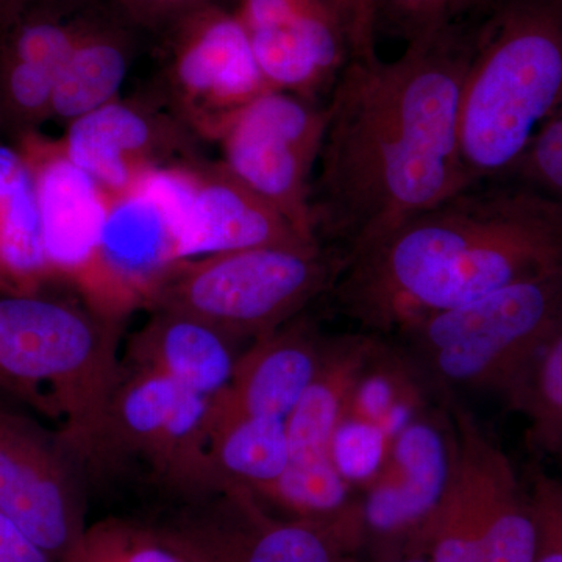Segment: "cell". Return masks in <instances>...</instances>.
<instances>
[{
	"instance_id": "1",
	"label": "cell",
	"mask_w": 562,
	"mask_h": 562,
	"mask_svg": "<svg viewBox=\"0 0 562 562\" xmlns=\"http://www.w3.org/2000/svg\"><path fill=\"white\" fill-rule=\"evenodd\" d=\"M479 25L413 41L397 60L350 57L339 74L325 105L312 214L317 239L339 244L346 262L472 187L460 103Z\"/></svg>"
},
{
	"instance_id": "2",
	"label": "cell",
	"mask_w": 562,
	"mask_h": 562,
	"mask_svg": "<svg viewBox=\"0 0 562 562\" xmlns=\"http://www.w3.org/2000/svg\"><path fill=\"white\" fill-rule=\"evenodd\" d=\"M562 271V205L513 181L472 184L347 260L344 312L398 331L519 281Z\"/></svg>"
},
{
	"instance_id": "3",
	"label": "cell",
	"mask_w": 562,
	"mask_h": 562,
	"mask_svg": "<svg viewBox=\"0 0 562 562\" xmlns=\"http://www.w3.org/2000/svg\"><path fill=\"white\" fill-rule=\"evenodd\" d=\"M562 113V0H495L476 31L460 103L469 183L501 181Z\"/></svg>"
},
{
	"instance_id": "4",
	"label": "cell",
	"mask_w": 562,
	"mask_h": 562,
	"mask_svg": "<svg viewBox=\"0 0 562 562\" xmlns=\"http://www.w3.org/2000/svg\"><path fill=\"white\" fill-rule=\"evenodd\" d=\"M120 327L40 292L0 294V386L60 420L76 460L101 450L122 375Z\"/></svg>"
},
{
	"instance_id": "5",
	"label": "cell",
	"mask_w": 562,
	"mask_h": 562,
	"mask_svg": "<svg viewBox=\"0 0 562 562\" xmlns=\"http://www.w3.org/2000/svg\"><path fill=\"white\" fill-rule=\"evenodd\" d=\"M562 317V271L519 281L398 330L419 375L508 394Z\"/></svg>"
},
{
	"instance_id": "6",
	"label": "cell",
	"mask_w": 562,
	"mask_h": 562,
	"mask_svg": "<svg viewBox=\"0 0 562 562\" xmlns=\"http://www.w3.org/2000/svg\"><path fill=\"white\" fill-rule=\"evenodd\" d=\"M338 251L295 241L181 261L162 281L150 310L209 322L232 338H261L284 327L344 269Z\"/></svg>"
},
{
	"instance_id": "7",
	"label": "cell",
	"mask_w": 562,
	"mask_h": 562,
	"mask_svg": "<svg viewBox=\"0 0 562 562\" xmlns=\"http://www.w3.org/2000/svg\"><path fill=\"white\" fill-rule=\"evenodd\" d=\"M211 401L160 373L122 368L98 458H136L187 498L220 491L210 457Z\"/></svg>"
},
{
	"instance_id": "8",
	"label": "cell",
	"mask_w": 562,
	"mask_h": 562,
	"mask_svg": "<svg viewBox=\"0 0 562 562\" xmlns=\"http://www.w3.org/2000/svg\"><path fill=\"white\" fill-rule=\"evenodd\" d=\"M325 127L327 106L290 92L269 91L238 111L217 138L225 168L310 241H319L312 187Z\"/></svg>"
},
{
	"instance_id": "9",
	"label": "cell",
	"mask_w": 562,
	"mask_h": 562,
	"mask_svg": "<svg viewBox=\"0 0 562 562\" xmlns=\"http://www.w3.org/2000/svg\"><path fill=\"white\" fill-rule=\"evenodd\" d=\"M168 32L166 80L173 111L195 136L217 140L238 111L273 91L235 9L206 7Z\"/></svg>"
},
{
	"instance_id": "10",
	"label": "cell",
	"mask_w": 562,
	"mask_h": 562,
	"mask_svg": "<svg viewBox=\"0 0 562 562\" xmlns=\"http://www.w3.org/2000/svg\"><path fill=\"white\" fill-rule=\"evenodd\" d=\"M165 517L161 541L183 562H342L344 554L322 525L281 519L241 486H225Z\"/></svg>"
},
{
	"instance_id": "11",
	"label": "cell",
	"mask_w": 562,
	"mask_h": 562,
	"mask_svg": "<svg viewBox=\"0 0 562 562\" xmlns=\"http://www.w3.org/2000/svg\"><path fill=\"white\" fill-rule=\"evenodd\" d=\"M184 166L158 169L128 190L106 192L101 257L117 324L140 306L150 308L158 288L181 262Z\"/></svg>"
},
{
	"instance_id": "12",
	"label": "cell",
	"mask_w": 562,
	"mask_h": 562,
	"mask_svg": "<svg viewBox=\"0 0 562 562\" xmlns=\"http://www.w3.org/2000/svg\"><path fill=\"white\" fill-rule=\"evenodd\" d=\"M18 149L35 181L52 276L79 292L92 313L117 324L101 257L106 192L69 160L60 139L25 131Z\"/></svg>"
},
{
	"instance_id": "13",
	"label": "cell",
	"mask_w": 562,
	"mask_h": 562,
	"mask_svg": "<svg viewBox=\"0 0 562 562\" xmlns=\"http://www.w3.org/2000/svg\"><path fill=\"white\" fill-rule=\"evenodd\" d=\"M74 460L60 436L0 406V513L55 562L88 527Z\"/></svg>"
},
{
	"instance_id": "14",
	"label": "cell",
	"mask_w": 562,
	"mask_h": 562,
	"mask_svg": "<svg viewBox=\"0 0 562 562\" xmlns=\"http://www.w3.org/2000/svg\"><path fill=\"white\" fill-rule=\"evenodd\" d=\"M453 465L452 431L417 417L392 441L383 476L373 480L364 501L350 503L335 522L336 539L349 554L366 538L402 542L441 501Z\"/></svg>"
},
{
	"instance_id": "15",
	"label": "cell",
	"mask_w": 562,
	"mask_h": 562,
	"mask_svg": "<svg viewBox=\"0 0 562 562\" xmlns=\"http://www.w3.org/2000/svg\"><path fill=\"white\" fill-rule=\"evenodd\" d=\"M191 136L176 111L117 98L70 121L60 143L77 168L114 194L149 172L195 161Z\"/></svg>"
},
{
	"instance_id": "16",
	"label": "cell",
	"mask_w": 562,
	"mask_h": 562,
	"mask_svg": "<svg viewBox=\"0 0 562 562\" xmlns=\"http://www.w3.org/2000/svg\"><path fill=\"white\" fill-rule=\"evenodd\" d=\"M454 461L471 490L483 562H535L539 524L531 491L517 479L512 461L473 414L452 403Z\"/></svg>"
},
{
	"instance_id": "17",
	"label": "cell",
	"mask_w": 562,
	"mask_h": 562,
	"mask_svg": "<svg viewBox=\"0 0 562 562\" xmlns=\"http://www.w3.org/2000/svg\"><path fill=\"white\" fill-rule=\"evenodd\" d=\"M180 261L295 241H310L290 221L233 176L224 162L184 166Z\"/></svg>"
},
{
	"instance_id": "18",
	"label": "cell",
	"mask_w": 562,
	"mask_h": 562,
	"mask_svg": "<svg viewBox=\"0 0 562 562\" xmlns=\"http://www.w3.org/2000/svg\"><path fill=\"white\" fill-rule=\"evenodd\" d=\"M61 0L33 2L0 33V92L24 131L49 120L63 65L98 14Z\"/></svg>"
},
{
	"instance_id": "19",
	"label": "cell",
	"mask_w": 562,
	"mask_h": 562,
	"mask_svg": "<svg viewBox=\"0 0 562 562\" xmlns=\"http://www.w3.org/2000/svg\"><path fill=\"white\" fill-rule=\"evenodd\" d=\"M327 341L312 327L294 324L255 339L239 355L231 383L211 402V431L244 417L288 419L319 371Z\"/></svg>"
},
{
	"instance_id": "20",
	"label": "cell",
	"mask_w": 562,
	"mask_h": 562,
	"mask_svg": "<svg viewBox=\"0 0 562 562\" xmlns=\"http://www.w3.org/2000/svg\"><path fill=\"white\" fill-rule=\"evenodd\" d=\"M379 347L369 336L327 342L319 371L288 416L290 464L280 480L325 482L339 476L330 454L333 435Z\"/></svg>"
},
{
	"instance_id": "21",
	"label": "cell",
	"mask_w": 562,
	"mask_h": 562,
	"mask_svg": "<svg viewBox=\"0 0 562 562\" xmlns=\"http://www.w3.org/2000/svg\"><path fill=\"white\" fill-rule=\"evenodd\" d=\"M231 335L209 322L172 310H151L131 344L132 369L160 373L209 401L231 383L239 355Z\"/></svg>"
},
{
	"instance_id": "22",
	"label": "cell",
	"mask_w": 562,
	"mask_h": 562,
	"mask_svg": "<svg viewBox=\"0 0 562 562\" xmlns=\"http://www.w3.org/2000/svg\"><path fill=\"white\" fill-rule=\"evenodd\" d=\"M49 280L31 168L18 147L0 146V294H36Z\"/></svg>"
},
{
	"instance_id": "23",
	"label": "cell",
	"mask_w": 562,
	"mask_h": 562,
	"mask_svg": "<svg viewBox=\"0 0 562 562\" xmlns=\"http://www.w3.org/2000/svg\"><path fill=\"white\" fill-rule=\"evenodd\" d=\"M132 55L131 33L121 24L98 16L63 65L50 117L69 124L120 98Z\"/></svg>"
},
{
	"instance_id": "24",
	"label": "cell",
	"mask_w": 562,
	"mask_h": 562,
	"mask_svg": "<svg viewBox=\"0 0 562 562\" xmlns=\"http://www.w3.org/2000/svg\"><path fill=\"white\" fill-rule=\"evenodd\" d=\"M286 420L244 417L211 431V464L221 490L247 487L262 498L279 483L290 464Z\"/></svg>"
},
{
	"instance_id": "25",
	"label": "cell",
	"mask_w": 562,
	"mask_h": 562,
	"mask_svg": "<svg viewBox=\"0 0 562 562\" xmlns=\"http://www.w3.org/2000/svg\"><path fill=\"white\" fill-rule=\"evenodd\" d=\"M430 562H483L482 532L464 473L454 461L441 501L406 539L401 553Z\"/></svg>"
},
{
	"instance_id": "26",
	"label": "cell",
	"mask_w": 562,
	"mask_h": 562,
	"mask_svg": "<svg viewBox=\"0 0 562 562\" xmlns=\"http://www.w3.org/2000/svg\"><path fill=\"white\" fill-rule=\"evenodd\" d=\"M380 346L368 368L355 384L344 417L373 422L394 441L414 419L417 390L413 382V364L387 360Z\"/></svg>"
},
{
	"instance_id": "27",
	"label": "cell",
	"mask_w": 562,
	"mask_h": 562,
	"mask_svg": "<svg viewBox=\"0 0 562 562\" xmlns=\"http://www.w3.org/2000/svg\"><path fill=\"white\" fill-rule=\"evenodd\" d=\"M506 401L524 413L531 424L536 446L553 435L562 422V317L547 336L527 368L519 376Z\"/></svg>"
},
{
	"instance_id": "28",
	"label": "cell",
	"mask_w": 562,
	"mask_h": 562,
	"mask_svg": "<svg viewBox=\"0 0 562 562\" xmlns=\"http://www.w3.org/2000/svg\"><path fill=\"white\" fill-rule=\"evenodd\" d=\"M495 0H372L373 31L406 44L454 29L475 27Z\"/></svg>"
},
{
	"instance_id": "29",
	"label": "cell",
	"mask_w": 562,
	"mask_h": 562,
	"mask_svg": "<svg viewBox=\"0 0 562 562\" xmlns=\"http://www.w3.org/2000/svg\"><path fill=\"white\" fill-rule=\"evenodd\" d=\"M61 562H183L154 527L110 517L88 525Z\"/></svg>"
},
{
	"instance_id": "30",
	"label": "cell",
	"mask_w": 562,
	"mask_h": 562,
	"mask_svg": "<svg viewBox=\"0 0 562 562\" xmlns=\"http://www.w3.org/2000/svg\"><path fill=\"white\" fill-rule=\"evenodd\" d=\"M392 439L373 422L342 417L333 435V465L347 484L369 483L390 460Z\"/></svg>"
},
{
	"instance_id": "31",
	"label": "cell",
	"mask_w": 562,
	"mask_h": 562,
	"mask_svg": "<svg viewBox=\"0 0 562 562\" xmlns=\"http://www.w3.org/2000/svg\"><path fill=\"white\" fill-rule=\"evenodd\" d=\"M501 181H513L562 205V113L547 122Z\"/></svg>"
},
{
	"instance_id": "32",
	"label": "cell",
	"mask_w": 562,
	"mask_h": 562,
	"mask_svg": "<svg viewBox=\"0 0 562 562\" xmlns=\"http://www.w3.org/2000/svg\"><path fill=\"white\" fill-rule=\"evenodd\" d=\"M530 491L539 524L535 562H562V483L536 472Z\"/></svg>"
},
{
	"instance_id": "33",
	"label": "cell",
	"mask_w": 562,
	"mask_h": 562,
	"mask_svg": "<svg viewBox=\"0 0 562 562\" xmlns=\"http://www.w3.org/2000/svg\"><path fill=\"white\" fill-rule=\"evenodd\" d=\"M133 25L146 29L172 27L194 11L211 5H227L228 0H111Z\"/></svg>"
},
{
	"instance_id": "34",
	"label": "cell",
	"mask_w": 562,
	"mask_h": 562,
	"mask_svg": "<svg viewBox=\"0 0 562 562\" xmlns=\"http://www.w3.org/2000/svg\"><path fill=\"white\" fill-rule=\"evenodd\" d=\"M0 562H55L49 554L0 513Z\"/></svg>"
},
{
	"instance_id": "35",
	"label": "cell",
	"mask_w": 562,
	"mask_h": 562,
	"mask_svg": "<svg viewBox=\"0 0 562 562\" xmlns=\"http://www.w3.org/2000/svg\"><path fill=\"white\" fill-rule=\"evenodd\" d=\"M372 0H350V50L353 57L376 54Z\"/></svg>"
},
{
	"instance_id": "36",
	"label": "cell",
	"mask_w": 562,
	"mask_h": 562,
	"mask_svg": "<svg viewBox=\"0 0 562 562\" xmlns=\"http://www.w3.org/2000/svg\"><path fill=\"white\" fill-rule=\"evenodd\" d=\"M33 0H0V33L7 31L21 14L29 9Z\"/></svg>"
},
{
	"instance_id": "37",
	"label": "cell",
	"mask_w": 562,
	"mask_h": 562,
	"mask_svg": "<svg viewBox=\"0 0 562 562\" xmlns=\"http://www.w3.org/2000/svg\"><path fill=\"white\" fill-rule=\"evenodd\" d=\"M541 449L549 453L561 454L562 457V422L560 427L553 431V435L542 443Z\"/></svg>"
},
{
	"instance_id": "38",
	"label": "cell",
	"mask_w": 562,
	"mask_h": 562,
	"mask_svg": "<svg viewBox=\"0 0 562 562\" xmlns=\"http://www.w3.org/2000/svg\"><path fill=\"white\" fill-rule=\"evenodd\" d=\"M342 562H355L349 557H344ZM382 562H430L427 558L419 554H394V557H384Z\"/></svg>"
},
{
	"instance_id": "39",
	"label": "cell",
	"mask_w": 562,
	"mask_h": 562,
	"mask_svg": "<svg viewBox=\"0 0 562 562\" xmlns=\"http://www.w3.org/2000/svg\"><path fill=\"white\" fill-rule=\"evenodd\" d=\"M338 2L341 3L342 9L347 11V14H349L350 24V0H338Z\"/></svg>"
},
{
	"instance_id": "40",
	"label": "cell",
	"mask_w": 562,
	"mask_h": 562,
	"mask_svg": "<svg viewBox=\"0 0 562 562\" xmlns=\"http://www.w3.org/2000/svg\"><path fill=\"white\" fill-rule=\"evenodd\" d=\"M33 2H41V0H33Z\"/></svg>"
}]
</instances>
